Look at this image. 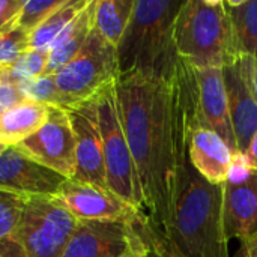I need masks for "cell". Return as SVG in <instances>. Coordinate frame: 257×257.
I'll return each instance as SVG.
<instances>
[{"mask_svg":"<svg viewBox=\"0 0 257 257\" xmlns=\"http://www.w3.org/2000/svg\"><path fill=\"white\" fill-rule=\"evenodd\" d=\"M114 89L146 214L166 233L173 209L176 166L188 152L185 99L178 71L170 81L142 74L117 75Z\"/></svg>","mask_w":257,"mask_h":257,"instance_id":"6da1fadb","label":"cell"},{"mask_svg":"<svg viewBox=\"0 0 257 257\" xmlns=\"http://www.w3.org/2000/svg\"><path fill=\"white\" fill-rule=\"evenodd\" d=\"M166 236L184 257H229L223 229V184H211L200 176L188 152L176 166L173 209Z\"/></svg>","mask_w":257,"mask_h":257,"instance_id":"7a4b0ae2","label":"cell"},{"mask_svg":"<svg viewBox=\"0 0 257 257\" xmlns=\"http://www.w3.org/2000/svg\"><path fill=\"white\" fill-rule=\"evenodd\" d=\"M184 2L136 0L128 27L116 47L119 75L142 74L170 81L179 56L175 21Z\"/></svg>","mask_w":257,"mask_h":257,"instance_id":"3957f363","label":"cell"},{"mask_svg":"<svg viewBox=\"0 0 257 257\" xmlns=\"http://www.w3.org/2000/svg\"><path fill=\"white\" fill-rule=\"evenodd\" d=\"M178 56L194 68H220L239 59L224 0H184L175 21Z\"/></svg>","mask_w":257,"mask_h":257,"instance_id":"277c9868","label":"cell"},{"mask_svg":"<svg viewBox=\"0 0 257 257\" xmlns=\"http://www.w3.org/2000/svg\"><path fill=\"white\" fill-rule=\"evenodd\" d=\"M93 102L102 140L108 190L128 205L146 212L137 170L120 122L114 83L95 95Z\"/></svg>","mask_w":257,"mask_h":257,"instance_id":"5b68a950","label":"cell"},{"mask_svg":"<svg viewBox=\"0 0 257 257\" xmlns=\"http://www.w3.org/2000/svg\"><path fill=\"white\" fill-rule=\"evenodd\" d=\"M119 75L116 47L92 29L80 53L54 74L62 108L92 99Z\"/></svg>","mask_w":257,"mask_h":257,"instance_id":"8992f818","label":"cell"},{"mask_svg":"<svg viewBox=\"0 0 257 257\" xmlns=\"http://www.w3.org/2000/svg\"><path fill=\"white\" fill-rule=\"evenodd\" d=\"M77 224L54 197H27L15 239L27 257H62Z\"/></svg>","mask_w":257,"mask_h":257,"instance_id":"52a82bcc","label":"cell"},{"mask_svg":"<svg viewBox=\"0 0 257 257\" xmlns=\"http://www.w3.org/2000/svg\"><path fill=\"white\" fill-rule=\"evenodd\" d=\"M146 215L136 223L81 220L62 257H143L148 245L140 223Z\"/></svg>","mask_w":257,"mask_h":257,"instance_id":"ba28073f","label":"cell"},{"mask_svg":"<svg viewBox=\"0 0 257 257\" xmlns=\"http://www.w3.org/2000/svg\"><path fill=\"white\" fill-rule=\"evenodd\" d=\"M223 229L227 241L257 236V170L242 154L235 155L223 184Z\"/></svg>","mask_w":257,"mask_h":257,"instance_id":"9c48e42d","label":"cell"},{"mask_svg":"<svg viewBox=\"0 0 257 257\" xmlns=\"http://www.w3.org/2000/svg\"><path fill=\"white\" fill-rule=\"evenodd\" d=\"M15 148L66 179L75 175V137L68 111L62 107L50 105L45 123Z\"/></svg>","mask_w":257,"mask_h":257,"instance_id":"30bf717a","label":"cell"},{"mask_svg":"<svg viewBox=\"0 0 257 257\" xmlns=\"http://www.w3.org/2000/svg\"><path fill=\"white\" fill-rule=\"evenodd\" d=\"M54 199L78 221L117 220L136 223L146 215L145 211L128 205L110 190L74 179H66Z\"/></svg>","mask_w":257,"mask_h":257,"instance_id":"8fae6325","label":"cell"},{"mask_svg":"<svg viewBox=\"0 0 257 257\" xmlns=\"http://www.w3.org/2000/svg\"><path fill=\"white\" fill-rule=\"evenodd\" d=\"M75 137V175L74 181L108 190L102 140L99 134L93 98L65 108Z\"/></svg>","mask_w":257,"mask_h":257,"instance_id":"7c38bea8","label":"cell"},{"mask_svg":"<svg viewBox=\"0 0 257 257\" xmlns=\"http://www.w3.org/2000/svg\"><path fill=\"white\" fill-rule=\"evenodd\" d=\"M66 178L33 161L15 146L0 155V190L24 197H54Z\"/></svg>","mask_w":257,"mask_h":257,"instance_id":"4fadbf2b","label":"cell"},{"mask_svg":"<svg viewBox=\"0 0 257 257\" xmlns=\"http://www.w3.org/2000/svg\"><path fill=\"white\" fill-rule=\"evenodd\" d=\"M223 77L238 154L244 155L257 134V101L238 62L224 66Z\"/></svg>","mask_w":257,"mask_h":257,"instance_id":"5bb4252c","label":"cell"},{"mask_svg":"<svg viewBox=\"0 0 257 257\" xmlns=\"http://www.w3.org/2000/svg\"><path fill=\"white\" fill-rule=\"evenodd\" d=\"M188 158L200 176L221 185L230 173L235 154L212 130L196 128L188 136Z\"/></svg>","mask_w":257,"mask_h":257,"instance_id":"9a60e30c","label":"cell"},{"mask_svg":"<svg viewBox=\"0 0 257 257\" xmlns=\"http://www.w3.org/2000/svg\"><path fill=\"white\" fill-rule=\"evenodd\" d=\"M95 2L96 0H89L87 6L59 35V38L48 51L45 74L54 75L80 53L93 29Z\"/></svg>","mask_w":257,"mask_h":257,"instance_id":"2e32d148","label":"cell"},{"mask_svg":"<svg viewBox=\"0 0 257 257\" xmlns=\"http://www.w3.org/2000/svg\"><path fill=\"white\" fill-rule=\"evenodd\" d=\"M50 105L23 101L0 114V142L17 146L36 133L48 117Z\"/></svg>","mask_w":257,"mask_h":257,"instance_id":"e0dca14e","label":"cell"},{"mask_svg":"<svg viewBox=\"0 0 257 257\" xmlns=\"http://www.w3.org/2000/svg\"><path fill=\"white\" fill-rule=\"evenodd\" d=\"M239 56L257 60V0H224Z\"/></svg>","mask_w":257,"mask_h":257,"instance_id":"ac0fdd59","label":"cell"},{"mask_svg":"<svg viewBox=\"0 0 257 257\" xmlns=\"http://www.w3.org/2000/svg\"><path fill=\"white\" fill-rule=\"evenodd\" d=\"M136 0H96L93 29L111 45L117 47L133 15Z\"/></svg>","mask_w":257,"mask_h":257,"instance_id":"d6986e66","label":"cell"},{"mask_svg":"<svg viewBox=\"0 0 257 257\" xmlns=\"http://www.w3.org/2000/svg\"><path fill=\"white\" fill-rule=\"evenodd\" d=\"M89 0H65L41 26L29 35V50L50 51L59 35L87 6Z\"/></svg>","mask_w":257,"mask_h":257,"instance_id":"ffe728a7","label":"cell"},{"mask_svg":"<svg viewBox=\"0 0 257 257\" xmlns=\"http://www.w3.org/2000/svg\"><path fill=\"white\" fill-rule=\"evenodd\" d=\"M18 89L26 101L44 104V105L62 107V98L57 90L54 75L44 74L36 78L23 80L18 83Z\"/></svg>","mask_w":257,"mask_h":257,"instance_id":"44dd1931","label":"cell"},{"mask_svg":"<svg viewBox=\"0 0 257 257\" xmlns=\"http://www.w3.org/2000/svg\"><path fill=\"white\" fill-rule=\"evenodd\" d=\"M26 199L24 196L0 190V242L15 238Z\"/></svg>","mask_w":257,"mask_h":257,"instance_id":"7402d4cb","label":"cell"},{"mask_svg":"<svg viewBox=\"0 0 257 257\" xmlns=\"http://www.w3.org/2000/svg\"><path fill=\"white\" fill-rule=\"evenodd\" d=\"M63 2L65 0H24L15 27L30 35L57 8H60Z\"/></svg>","mask_w":257,"mask_h":257,"instance_id":"603a6c76","label":"cell"},{"mask_svg":"<svg viewBox=\"0 0 257 257\" xmlns=\"http://www.w3.org/2000/svg\"><path fill=\"white\" fill-rule=\"evenodd\" d=\"M47 62H48L47 51L27 50L20 56V59L12 66L2 68V69L12 81L20 83L23 80H30L44 75L47 69Z\"/></svg>","mask_w":257,"mask_h":257,"instance_id":"cb8c5ba5","label":"cell"},{"mask_svg":"<svg viewBox=\"0 0 257 257\" xmlns=\"http://www.w3.org/2000/svg\"><path fill=\"white\" fill-rule=\"evenodd\" d=\"M143 238L148 245V251L143 257H184L169 241L166 233L146 215L140 223Z\"/></svg>","mask_w":257,"mask_h":257,"instance_id":"d4e9b609","label":"cell"},{"mask_svg":"<svg viewBox=\"0 0 257 257\" xmlns=\"http://www.w3.org/2000/svg\"><path fill=\"white\" fill-rule=\"evenodd\" d=\"M29 50V35L17 27L0 36V68L12 66Z\"/></svg>","mask_w":257,"mask_h":257,"instance_id":"484cf974","label":"cell"},{"mask_svg":"<svg viewBox=\"0 0 257 257\" xmlns=\"http://www.w3.org/2000/svg\"><path fill=\"white\" fill-rule=\"evenodd\" d=\"M23 101L26 99L20 93L18 83L12 81L0 68V114Z\"/></svg>","mask_w":257,"mask_h":257,"instance_id":"4316f807","label":"cell"},{"mask_svg":"<svg viewBox=\"0 0 257 257\" xmlns=\"http://www.w3.org/2000/svg\"><path fill=\"white\" fill-rule=\"evenodd\" d=\"M24 0H0V36L15 27Z\"/></svg>","mask_w":257,"mask_h":257,"instance_id":"83f0119b","label":"cell"},{"mask_svg":"<svg viewBox=\"0 0 257 257\" xmlns=\"http://www.w3.org/2000/svg\"><path fill=\"white\" fill-rule=\"evenodd\" d=\"M238 63L241 66V71L254 95L257 101V60L251 59V57H247V56H239L238 59Z\"/></svg>","mask_w":257,"mask_h":257,"instance_id":"f1b7e54d","label":"cell"},{"mask_svg":"<svg viewBox=\"0 0 257 257\" xmlns=\"http://www.w3.org/2000/svg\"><path fill=\"white\" fill-rule=\"evenodd\" d=\"M239 244H241V248L238 250L235 257H257V236L248 241L239 242Z\"/></svg>","mask_w":257,"mask_h":257,"instance_id":"f546056e","label":"cell"},{"mask_svg":"<svg viewBox=\"0 0 257 257\" xmlns=\"http://www.w3.org/2000/svg\"><path fill=\"white\" fill-rule=\"evenodd\" d=\"M244 157L247 158L248 164H250L253 169H256L257 170V134L253 137V140L250 142V146H248V149L245 151Z\"/></svg>","mask_w":257,"mask_h":257,"instance_id":"4dcf8cb0","label":"cell"},{"mask_svg":"<svg viewBox=\"0 0 257 257\" xmlns=\"http://www.w3.org/2000/svg\"><path fill=\"white\" fill-rule=\"evenodd\" d=\"M8 148H9V146H8L6 143H3V142H0V155H2V154H3V152H5V151L8 149Z\"/></svg>","mask_w":257,"mask_h":257,"instance_id":"1f68e13d","label":"cell"}]
</instances>
